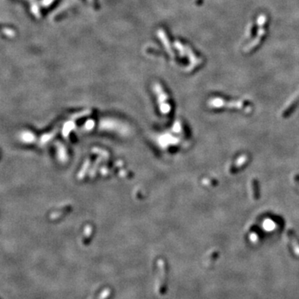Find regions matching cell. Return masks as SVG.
I'll list each match as a JSON object with an SVG mask.
<instances>
[{
  "instance_id": "obj_3",
  "label": "cell",
  "mask_w": 299,
  "mask_h": 299,
  "mask_svg": "<svg viewBox=\"0 0 299 299\" xmlns=\"http://www.w3.org/2000/svg\"><path fill=\"white\" fill-rule=\"evenodd\" d=\"M89 299H97V295H96V294H94V295H92V296H91V297H90V298H89Z\"/></svg>"
},
{
  "instance_id": "obj_1",
  "label": "cell",
  "mask_w": 299,
  "mask_h": 299,
  "mask_svg": "<svg viewBox=\"0 0 299 299\" xmlns=\"http://www.w3.org/2000/svg\"><path fill=\"white\" fill-rule=\"evenodd\" d=\"M158 277L156 282V293L160 296H163L167 291V278H168V267L164 259L158 261Z\"/></svg>"
},
{
  "instance_id": "obj_2",
  "label": "cell",
  "mask_w": 299,
  "mask_h": 299,
  "mask_svg": "<svg viewBox=\"0 0 299 299\" xmlns=\"http://www.w3.org/2000/svg\"><path fill=\"white\" fill-rule=\"evenodd\" d=\"M112 294V291L110 288H106L102 293L97 297V299H109Z\"/></svg>"
}]
</instances>
